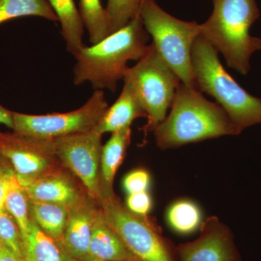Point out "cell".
Segmentation results:
<instances>
[{
    "label": "cell",
    "instance_id": "32",
    "mask_svg": "<svg viewBox=\"0 0 261 261\" xmlns=\"http://www.w3.org/2000/svg\"><path fill=\"white\" fill-rule=\"evenodd\" d=\"M252 44L255 47V51L260 50L261 49V39L260 38L252 37Z\"/></svg>",
    "mask_w": 261,
    "mask_h": 261
},
{
    "label": "cell",
    "instance_id": "24",
    "mask_svg": "<svg viewBox=\"0 0 261 261\" xmlns=\"http://www.w3.org/2000/svg\"><path fill=\"white\" fill-rule=\"evenodd\" d=\"M142 0H108L107 13L109 35L124 28L140 15Z\"/></svg>",
    "mask_w": 261,
    "mask_h": 261
},
{
    "label": "cell",
    "instance_id": "7",
    "mask_svg": "<svg viewBox=\"0 0 261 261\" xmlns=\"http://www.w3.org/2000/svg\"><path fill=\"white\" fill-rule=\"evenodd\" d=\"M103 217L121 239L137 261H175L159 228L147 219L133 214L117 196L101 197L97 202Z\"/></svg>",
    "mask_w": 261,
    "mask_h": 261
},
{
    "label": "cell",
    "instance_id": "23",
    "mask_svg": "<svg viewBox=\"0 0 261 261\" xmlns=\"http://www.w3.org/2000/svg\"><path fill=\"white\" fill-rule=\"evenodd\" d=\"M4 206L16 221L23 240L28 234L30 228L29 200L25 190L17 177L10 185L5 198Z\"/></svg>",
    "mask_w": 261,
    "mask_h": 261
},
{
    "label": "cell",
    "instance_id": "31",
    "mask_svg": "<svg viewBox=\"0 0 261 261\" xmlns=\"http://www.w3.org/2000/svg\"><path fill=\"white\" fill-rule=\"evenodd\" d=\"M58 242V245H59L60 247H61V254H62V261H84L83 260H81V259L77 258V257H75L70 255L68 252L66 251V250L64 248V247L62 245L61 242Z\"/></svg>",
    "mask_w": 261,
    "mask_h": 261
},
{
    "label": "cell",
    "instance_id": "4",
    "mask_svg": "<svg viewBox=\"0 0 261 261\" xmlns=\"http://www.w3.org/2000/svg\"><path fill=\"white\" fill-rule=\"evenodd\" d=\"M210 18L200 24V35L224 56L228 67L243 75L250 70L255 51L250 29L260 16L255 0H213Z\"/></svg>",
    "mask_w": 261,
    "mask_h": 261
},
{
    "label": "cell",
    "instance_id": "15",
    "mask_svg": "<svg viewBox=\"0 0 261 261\" xmlns=\"http://www.w3.org/2000/svg\"><path fill=\"white\" fill-rule=\"evenodd\" d=\"M89 255L106 261L137 260L118 233L106 222L99 207L94 219Z\"/></svg>",
    "mask_w": 261,
    "mask_h": 261
},
{
    "label": "cell",
    "instance_id": "21",
    "mask_svg": "<svg viewBox=\"0 0 261 261\" xmlns=\"http://www.w3.org/2000/svg\"><path fill=\"white\" fill-rule=\"evenodd\" d=\"M167 221L170 227L180 234H189L195 231L202 224L200 207L190 200L174 202L168 208Z\"/></svg>",
    "mask_w": 261,
    "mask_h": 261
},
{
    "label": "cell",
    "instance_id": "27",
    "mask_svg": "<svg viewBox=\"0 0 261 261\" xmlns=\"http://www.w3.org/2000/svg\"><path fill=\"white\" fill-rule=\"evenodd\" d=\"M152 198L148 192H137L127 196L126 207L136 215L147 216L152 208Z\"/></svg>",
    "mask_w": 261,
    "mask_h": 261
},
{
    "label": "cell",
    "instance_id": "13",
    "mask_svg": "<svg viewBox=\"0 0 261 261\" xmlns=\"http://www.w3.org/2000/svg\"><path fill=\"white\" fill-rule=\"evenodd\" d=\"M98 211L97 201L89 196L70 207L63 239L60 241L72 256L81 260L88 256L92 228Z\"/></svg>",
    "mask_w": 261,
    "mask_h": 261
},
{
    "label": "cell",
    "instance_id": "6",
    "mask_svg": "<svg viewBox=\"0 0 261 261\" xmlns=\"http://www.w3.org/2000/svg\"><path fill=\"white\" fill-rule=\"evenodd\" d=\"M123 81L133 87L145 108L147 118L145 132H153L167 116L181 81L152 43L140 61L128 67Z\"/></svg>",
    "mask_w": 261,
    "mask_h": 261
},
{
    "label": "cell",
    "instance_id": "29",
    "mask_svg": "<svg viewBox=\"0 0 261 261\" xmlns=\"http://www.w3.org/2000/svg\"><path fill=\"white\" fill-rule=\"evenodd\" d=\"M13 112L3 107L0 103V124L5 125L13 129L14 123H13Z\"/></svg>",
    "mask_w": 261,
    "mask_h": 261
},
{
    "label": "cell",
    "instance_id": "28",
    "mask_svg": "<svg viewBox=\"0 0 261 261\" xmlns=\"http://www.w3.org/2000/svg\"><path fill=\"white\" fill-rule=\"evenodd\" d=\"M16 177V175L11 166L0 164V208L4 207L8 190Z\"/></svg>",
    "mask_w": 261,
    "mask_h": 261
},
{
    "label": "cell",
    "instance_id": "10",
    "mask_svg": "<svg viewBox=\"0 0 261 261\" xmlns=\"http://www.w3.org/2000/svg\"><path fill=\"white\" fill-rule=\"evenodd\" d=\"M0 157L10 166L21 186L62 166L51 140H38L18 133H0Z\"/></svg>",
    "mask_w": 261,
    "mask_h": 261
},
{
    "label": "cell",
    "instance_id": "5",
    "mask_svg": "<svg viewBox=\"0 0 261 261\" xmlns=\"http://www.w3.org/2000/svg\"><path fill=\"white\" fill-rule=\"evenodd\" d=\"M140 16L161 58L181 83L196 88L192 49L200 35V24L175 18L162 9L155 0H142Z\"/></svg>",
    "mask_w": 261,
    "mask_h": 261
},
{
    "label": "cell",
    "instance_id": "33",
    "mask_svg": "<svg viewBox=\"0 0 261 261\" xmlns=\"http://www.w3.org/2000/svg\"><path fill=\"white\" fill-rule=\"evenodd\" d=\"M84 261H106V260H100V259L95 258V257H93L92 256H87L85 257V258L83 259ZM128 261H137V260H128Z\"/></svg>",
    "mask_w": 261,
    "mask_h": 261
},
{
    "label": "cell",
    "instance_id": "3",
    "mask_svg": "<svg viewBox=\"0 0 261 261\" xmlns=\"http://www.w3.org/2000/svg\"><path fill=\"white\" fill-rule=\"evenodd\" d=\"M192 65L196 88L216 99L239 134L261 123V98L239 85L221 64L217 50L201 35L192 47Z\"/></svg>",
    "mask_w": 261,
    "mask_h": 261
},
{
    "label": "cell",
    "instance_id": "1",
    "mask_svg": "<svg viewBox=\"0 0 261 261\" xmlns=\"http://www.w3.org/2000/svg\"><path fill=\"white\" fill-rule=\"evenodd\" d=\"M149 39L140 15L97 44L84 46L73 55L74 84L89 82L95 90L116 92L118 82L124 78L127 63L140 61L148 48Z\"/></svg>",
    "mask_w": 261,
    "mask_h": 261
},
{
    "label": "cell",
    "instance_id": "20",
    "mask_svg": "<svg viewBox=\"0 0 261 261\" xmlns=\"http://www.w3.org/2000/svg\"><path fill=\"white\" fill-rule=\"evenodd\" d=\"M27 16L59 21L47 0H0V25L12 19Z\"/></svg>",
    "mask_w": 261,
    "mask_h": 261
},
{
    "label": "cell",
    "instance_id": "12",
    "mask_svg": "<svg viewBox=\"0 0 261 261\" xmlns=\"http://www.w3.org/2000/svg\"><path fill=\"white\" fill-rule=\"evenodd\" d=\"M23 188L29 201L61 204L69 208L89 196L80 180L63 166L44 173Z\"/></svg>",
    "mask_w": 261,
    "mask_h": 261
},
{
    "label": "cell",
    "instance_id": "14",
    "mask_svg": "<svg viewBox=\"0 0 261 261\" xmlns=\"http://www.w3.org/2000/svg\"><path fill=\"white\" fill-rule=\"evenodd\" d=\"M123 82L124 85L119 97L112 106L108 107L94 128L100 135L128 128L137 118L147 117L135 89L126 81Z\"/></svg>",
    "mask_w": 261,
    "mask_h": 261
},
{
    "label": "cell",
    "instance_id": "26",
    "mask_svg": "<svg viewBox=\"0 0 261 261\" xmlns=\"http://www.w3.org/2000/svg\"><path fill=\"white\" fill-rule=\"evenodd\" d=\"M150 180L149 173L146 170H135L128 173L123 178V189L128 195L147 192L150 185Z\"/></svg>",
    "mask_w": 261,
    "mask_h": 261
},
{
    "label": "cell",
    "instance_id": "11",
    "mask_svg": "<svg viewBox=\"0 0 261 261\" xmlns=\"http://www.w3.org/2000/svg\"><path fill=\"white\" fill-rule=\"evenodd\" d=\"M176 251L181 261H240L231 231L215 216L202 223L197 240L181 244Z\"/></svg>",
    "mask_w": 261,
    "mask_h": 261
},
{
    "label": "cell",
    "instance_id": "22",
    "mask_svg": "<svg viewBox=\"0 0 261 261\" xmlns=\"http://www.w3.org/2000/svg\"><path fill=\"white\" fill-rule=\"evenodd\" d=\"M79 11L92 44H97L109 35L107 13L100 0H80Z\"/></svg>",
    "mask_w": 261,
    "mask_h": 261
},
{
    "label": "cell",
    "instance_id": "17",
    "mask_svg": "<svg viewBox=\"0 0 261 261\" xmlns=\"http://www.w3.org/2000/svg\"><path fill=\"white\" fill-rule=\"evenodd\" d=\"M58 16L68 51L74 55L85 44L84 23L73 0H47Z\"/></svg>",
    "mask_w": 261,
    "mask_h": 261
},
{
    "label": "cell",
    "instance_id": "30",
    "mask_svg": "<svg viewBox=\"0 0 261 261\" xmlns=\"http://www.w3.org/2000/svg\"><path fill=\"white\" fill-rule=\"evenodd\" d=\"M0 261H23L11 250L4 246H0Z\"/></svg>",
    "mask_w": 261,
    "mask_h": 261
},
{
    "label": "cell",
    "instance_id": "16",
    "mask_svg": "<svg viewBox=\"0 0 261 261\" xmlns=\"http://www.w3.org/2000/svg\"><path fill=\"white\" fill-rule=\"evenodd\" d=\"M130 127L113 132L111 138L102 145L100 159L101 197H112L113 181L118 168L123 163L130 142Z\"/></svg>",
    "mask_w": 261,
    "mask_h": 261
},
{
    "label": "cell",
    "instance_id": "2",
    "mask_svg": "<svg viewBox=\"0 0 261 261\" xmlns=\"http://www.w3.org/2000/svg\"><path fill=\"white\" fill-rule=\"evenodd\" d=\"M153 132L156 144L161 149L240 135L218 103L211 102L198 89L181 82L176 89L171 112Z\"/></svg>",
    "mask_w": 261,
    "mask_h": 261
},
{
    "label": "cell",
    "instance_id": "34",
    "mask_svg": "<svg viewBox=\"0 0 261 261\" xmlns=\"http://www.w3.org/2000/svg\"><path fill=\"white\" fill-rule=\"evenodd\" d=\"M0 246H2V245H1V244H0Z\"/></svg>",
    "mask_w": 261,
    "mask_h": 261
},
{
    "label": "cell",
    "instance_id": "18",
    "mask_svg": "<svg viewBox=\"0 0 261 261\" xmlns=\"http://www.w3.org/2000/svg\"><path fill=\"white\" fill-rule=\"evenodd\" d=\"M69 207L53 202L29 201V213L36 224L48 236L59 241L63 239Z\"/></svg>",
    "mask_w": 261,
    "mask_h": 261
},
{
    "label": "cell",
    "instance_id": "19",
    "mask_svg": "<svg viewBox=\"0 0 261 261\" xmlns=\"http://www.w3.org/2000/svg\"><path fill=\"white\" fill-rule=\"evenodd\" d=\"M23 261H62L61 247L31 218L28 234L22 240Z\"/></svg>",
    "mask_w": 261,
    "mask_h": 261
},
{
    "label": "cell",
    "instance_id": "8",
    "mask_svg": "<svg viewBox=\"0 0 261 261\" xmlns=\"http://www.w3.org/2000/svg\"><path fill=\"white\" fill-rule=\"evenodd\" d=\"M108 108L103 90H95L82 107L71 112L46 115L13 112V130L38 140H54L94 129Z\"/></svg>",
    "mask_w": 261,
    "mask_h": 261
},
{
    "label": "cell",
    "instance_id": "25",
    "mask_svg": "<svg viewBox=\"0 0 261 261\" xmlns=\"http://www.w3.org/2000/svg\"><path fill=\"white\" fill-rule=\"evenodd\" d=\"M0 244L23 260V243L18 224L5 206L0 208Z\"/></svg>",
    "mask_w": 261,
    "mask_h": 261
},
{
    "label": "cell",
    "instance_id": "9",
    "mask_svg": "<svg viewBox=\"0 0 261 261\" xmlns=\"http://www.w3.org/2000/svg\"><path fill=\"white\" fill-rule=\"evenodd\" d=\"M102 135L95 129L51 140L62 166L83 184L89 197L99 200Z\"/></svg>",
    "mask_w": 261,
    "mask_h": 261
}]
</instances>
